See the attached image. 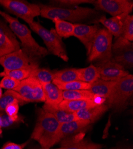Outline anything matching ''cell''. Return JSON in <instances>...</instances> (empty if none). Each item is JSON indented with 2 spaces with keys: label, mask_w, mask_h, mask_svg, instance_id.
Segmentation results:
<instances>
[{
  "label": "cell",
  "mask_w": 133,
  "mask_h": 149,
  "mask_svg": "<svg viewBox=\"0 0 133 149\" xmlns=\"http://www.w3.org/2000/svg\"><path fill=\"white\" fill-rule=\"evenodd\" d=\"M0 16L8 23L10 29L20 41L21 49L29 56L38 60L49 54L47 48L40 45L35 41L32 35L31 31L25 24L1 10Z\"/></svg>",
  "instance_id": "obj_1"
},
{
  "label": "cell",
  "mask_w": 133,
  "mask_h": 149,
  "mask_svg": "<svg viewBox=\"0 0 133 149\" xmlns=\"http://www.w3.org/2000/svg\"><path fill=\"white\" fill-rule=\"evenodd\" d=\"M40 16L50 20L59 19L70 23H81L95 20L97 22L102 16L95 8L77 7L74 8H63L38 4Z\"/></svg>",
  "instance_id": "obj_2"
},
{
  "label": "cell",
  "mask_w": 133,
  "mask_h": 149,
  "mask_svg": "<svg viewBox=\"0 0 133 149\" xmlns=\"http://www.w3.org/2000/svg\"><path fill=\"white\" fill-rule=\"evenodd\" d=\"M60 123L54 116L39 109L35 128L31 134V139L37 141L43 149H50L56 144V136Z\"/></svg>",
  "instance_id": "obj_3"
},
{
  "label": "cell",
  "mask_w": 133,
  "mask_h": 149,
  "mask_svg": "<svg viewBox=\"0 0 133 149\" xmlns=\"http://www.w3.org/2000/svg\"><path fill=\"white\" fill-rule=\"evenodd\" d=\"M29 25L31 30L38 34L43 40L48 53L57 56L65 61H69L64 43L55 29L48 30L38 22L34 21Z\"/></svg>",
  "instance_id": "obj_4"
},
{
  "label": "cell",
  "mask_w": 133,
  "mask_h": 149,
  "mask_svg": "<svg viewBox=\"0 0 133 149\" xmlns=\"http://www.w3.org/2000/svg\"><path fill=\"white\" fill-rule=\"evenodd\" d=\"M133 94V75L127 76L116 81L112 93L106 102V105L116 111L124 110Z\"/></svg>",
  "instance_id": "obj_5"
},
{
  "label": "cell",
  "mask_w": 133,
  "mask_h": 149,
  "mask_svg": "<svg viewBox=\"0 0 133 149\" xmlns=\"http://www.w3.org/2000/svg\"><path fill=\"white\" fill-rule=\"evenodd\" d=\"M113 35L106 28H100L96 34L90 53L88 62L95 63L111 60Z\"/></svg>",
  "instance_id": "obj_6"
},
{
  "label": "cell",
  "mask_w": 133,
  "mask_h": 149,
  "mask_svg": "<svg viewBox=\"0 0 133 149\" xmlns=\"http://www.w3.org/2000/svg\"><path fill=\"white\" fill-rule=\"evenodd\" d=\"M0 6L10 13L20 17L28 24L34 22V18L40 16L38 4L30 3L22 0H0Z\"/></svg>",
  "instance_id": "obj_7"
},
{
  "label": "cell",
  "mask_w": 133,
  "mask_h": 149,
  "mask_svg": "<svg viewBox=\"0 0 133 149\" xmlns=\"http://www.w3.org/2000/svg\"><path fill=\"white\" fill-rule=\"evenodd\" d=\"M0 65L4 68V70L34 69L39 67L38 60L29 56L21 48L0 57Z\"/></svg>",
  "instance_id": "obj_8"
},
{
  "label": "cell",
  "mask_w": 133,
  "mask_h": 149,
  "mask_svg": "<svg viewBox=\"0 0 133 149\" xmlns=\"http://www.w3.org/2000/svg\"><path fill=\"white\" fill-rule=\"evenodd\" d=\"M111 61L122 66L125 69L133 68V45L132 43L123 36L116 38L112 46Z\"/></svg>",
  "instance_id": "obj_9"
},
{
  "label": "cell",
  "mask_w": 133,
  "mask_h": 149,
  "mask_svg": "<svg viewBox=\"0 0 133 149\" xmlns=\"http://www.w3.org/2000/svg\"><path fill=\"white\" fill-rule=\"evenodd\" d=\"M14 91H16L28 102H45V99L42 84L32 78L20 82Z\"/></svg>",
  "instance_id": "obj_10"
},
{
  "label": "cell",
  "mask_w": 133,
  "mask_h": 149,
  "mask_svg": "<svg viewBox=\"0 0 133 149\" xmlns=\"http://www.w3.org/2000/svg\"><path fill=\"white\" fill-rule=\"evenodd\" d=\"M95 9L103 11L115 17L127 11H132V1L128 0H97L93 3Z\"/></svg>",
  "instance_id": "obj_11"
},
{
  "label": "cell",
  "mask_w": 133,
  "mask_h": 149,
  "mask_svg": "<svg viewBox=\"0 0 133 149\" xmlns=\"http://www.w3.org/2000/svg\"><path fill=\"white\" fill-rule=\"evenodd\" d=\"M20 48V42L9 26L5 22L0 21V57Z\"/></svg>",
  "instance_id": "obj_12"
},
{
  "label": "cell",
  "mask_w": 133,
  "mask_h": 149,
  "mask_svg": "<svg viewBox=\"0 0 133 149\" xmlns=\"http://www.w3.org/2000/svg\"><path fill=\"white\" fill-rule=\"evenodd\" d=\"M100 79L106 81H116L129 74V72L120 65L111 60L95 63Z\"/></svg>",
  "instance_id": "obj_13"
},
{
  "label": "cell",
  "mask_w": 133,
  "mask_h": 149,
  "mask_svg": "<svg viewBox=\"0 0 133 149\" xmlns=\"http://www.w3.org/2000/svg\"><path fill=\"white\" fill-rule=\"evenodd\" d=\"M100 29L97 24L88 25L82 23L75 24L73 36L77 38L85 46L87 56L89 55L97 33Z\"/></svg>",
  "instance_id": "obj_14"
},
{
  "label": "cell",
  "mask_w": 133,
  "mask_h": 149,
  "mask_svg": "<svg viewBox=\"0 0 133 149\" xmlns=\"http://www.w3.org/2000/svg\"><path fill=\"white\" fill-rule=\"evenodd\" d=\"M90 124L91 123L89 121L82 120H76L61 123L56 136V144L67 137L82 133L87 130Z\"/></svg>",
  "instance_id": "obj_15"
},
{
  "label": "cell",
  "mask_w": 133,
  "mask_h": 149,
  "mask_svg": "<svg viewBox=\"0 0 133 149\" xmlns=\"http://www.w3.org/2000/svg\"><path fill=\"white\" fill-rule=\"evenodd\" d=\"M131 11H127L125 13L111 18H106L104 16H102L97 22H100L115 38L121 36L124 21L125 17L130 15Z\"/></svg>",
  "instance_id": "obj_16"
},
{
  "label": "cell",
  "mask_w": 133,
  "mask_h": 149,
  "mask_svg": "<svg viewBox=\"0 0 133 149\" xmlns=\"http://www.w3.org/2000/svg\"><path fill=\"white\" fill-rule=\"evenodd\" d=\"M79 134L77 136H71L63 139L61 147L54 149H102V144L79 138Z\"/></svg>",
  "instance_id": "obj_17"
},
{
  "label": "cell",
  "mask_w": 133,
  "mask_h": 149,
  "mask_svg": "<svg viewBox=\"0 0 133 149\" xmlns=\"http://www.w3.org/2000/svg\"><path fill=\"white\" fill-rule=\"evenodd\" d=\"M108 109L109 107L104 104L84 108L75 113L76 120H87L91 123L100 118Z\"/></svg>",
  "instance_id": "obj_18"
},
{
  "label": "cell",
  "mask_w": 133,
  "mask_h": 149,
  "mask_svg": "<svg viewBox=\"0 0 133 149\" xmlns=\"http://www.w3.org/2000/svg\"><path fill=\"white\" fill-rule=\"evenodd\" d=\"M42 89L45 96L44 103L53 106H58L63 100V91L59 89L53 82L42 84Z\"/></svg>",
  "instance_id": "obj_19"
},
{
  "label": "cell",
  "mask_w": 133,
  "mask_h": 149,
  "mask_svg": "<svg viewBox=\"0 0 133 149\" xmlns=\"http://www.w3.org/2000/svg\"><path fill=\"white\" fill-rule=\"evenodd\" d=\"M115 84L116 81H106L99 79L91 84L88 90L94 95L106 100L111 95Z\"/></svg>",
  "instance_id": "obj_20"
},
{
  "label": "cell",
  "mask_w": 133,
  "mask_h": 149,
  "mask_svg": "<svg viewBox=\"0 0 133 149\" xmlns=\"http://www.w3.org/2000/svg\"><path fill=\"white\" fill-rule=\"evenodd\" d=\"M96 98L94 100H63L59 104L58 107L60 109L68 111V112L75 113L84 108L99 105L96 102Z\"/></svg>",
  "instance_id": "obj_21"
},
{
  "label": "cell",
  "mask_w": 133,
  "mask_h": 149,
  "mask_svg": "<svg viewBox=\"0 0 133 149\" xmlns=\"http://www.w3.org/2000/svg\"><path fill=\"white\" fill-rule=\"evenodd\" d=\"M42 109L47 112L52 114L60 124L76 120L75 113L68 112V111L60 109L58 106H53L44 103Z\"/></svg>",
  "instance_id": "obj_22"
},
{
  "label": "cell",
  "mask_w": 133,
  "mask_h": 149,
  "mask_svg": "<svg viewBox=\"0 0 133 149\" xmlns=\"http://www.w3.org/2000/svg\"><path fill=\"white\" fill-rule=\"evenodd\" d=\"M18 102L20 105H23L28 102L14 90H7L0 98V115L5 113V109L8 105L13 102Z\"/></svg>",
  "instance_id": "obj_23"
},
{
  "label": "cell",
  "mask_w": 133,
  "mask_h": 149,
  "mask_svg": "<svg viewBox=\"0 0 133 149\" xmlns=\"http://www.w3.org/2000/svg\"><path fill=\"white\" fill-rule=\"evenodd\" d=\"M78 80V69L71 68L54 72L52 82L53 84H65Z\"/></svg>",
  "instance_id": "obj_24"
},
{
  "label": "cell",
  "mask_w": 133,
  "mask_h": 149,
  "mask_svg": "<svg viewBox=\"0 0 133 149\" xmlns=\"http://www.w3.org/2000/svg\"><path fill=\"white\" fill-rule=\"evenodd\" d=\"M78 73L79 81L90 84L100 79L99 71L94 65L86 68L78 69Z\"/></svg>",
  "instance_id": "obj_25"
},
{
  "label": "cell",
  "mask_w": 133,
  "mask_h": 149,
  "mask_svg": "<svg viewBox=\"0 0 133 149\" xmlns=\"http://www.w3.org/2000/svg\"><path fill=\"white\" fill-rule=\"evenodd\" d=\"M53 22L55 24L56 32L61 38H69L73 36L75 24L57 18L54 19Z\"/></svg>",
  "instance_id": "obj_26"
},
{
  "label": "cell",
  "mask_w": 133,
  "mask_h": 149,
  "mask_svg": "<svg viewBox=\"0 0 133 149\" xmlns=\"http://www.w3.org/2000/svg\"><path fill=\"white\" fill-rule=\"evenodd\" d=\"M97 97L88 90L63 91V98L65 100H94Z\"/></svg>",
  "instance_id": "obj_27"
},
{
  "label": "cell",
  "mask_w": 133,
  "mask_h": 149,
  "mask_svg": "<svg viewBox=\"0 0 133 149\" xmlns=\"http://www.w3.org/2000/svg\"><path fill=\"white\" fill-rule=\"evenodd\" d=\"M54 73V72H53L49 69L40 68L38 67L31 71L29 78L37 79L42 84L50 83L52 82L53 81Z\"/></svg>",
  "instance_id": "obj_28"
},
{
  "label": "cell",
  "mask_w": 133,
  "mask_h": 149,
  "mask_svg": "<svg viewBox=\"0 0 133 149\" xmlns=\"http://www.w3.org/2000/svg\"><path fill=\"white\" fill-rule=\"evenodd\" d=\"M94 1L90 0H57V1H50L51 6L63 8H74L79 7L80 4L84 3H93Z\"/></svg>",
  "instance_id": "obj_29"
},
{
  "label": "cell",
  "mask_w": 133,
  "mask_h": 149,
  "mask_svg": "<svg viewBox=\"0 0 133 149\" xmlns=\"http://www.w3.org/2000/svg\"><path fill=\"white\" fill-rule=\"evenodd\" d=\"M62 91H75V90H88L90 84L81 81H75L65 84H54Z\"/></svg>",
  "instance_id": "obj_30"
},
{
  "label": "cell",
  "mask_w": 133,
  "mask_h": 149,
  "mask_svg": "<svg viewBox=\"0 0 133 149\" xmlns=\"http://www.w3.org/2000/svg\"><path fill=\"white\" fill-rule=\"evenodd\" d=\"M33 69H23L13 70H4L0 73V77H8L19 81H22L29 77L31 71Z\"/></svg>",
  "instance_id": "obj_31"
},
{
  "label": "cell",
  "mask_w": 133,
  "mask_h": 149,
  "mask_svg": "<svg viewBox=\"0 0 133 149\" xmlns=\"http://www.w3.org/2000/svg\"><path fill=\"white\" fill-rule=\"evenodd\" d=\"M121 36L129 41H133V16L132 15H128L123 24V32Z\"/></svg>",
  "instance_id": "obj_32"
},
{
  "label": "cell",
  "mask_w": 133,
  "mask_h": 149,
  "mask_svg": "<svg viewBox=\"0 0 133 149\" xmlns=\"http://www.w3.org/2000/svg\"><path fill=\"white\" fill-rule=\"evenodd\" d=\"M20 104L16 102L7 106L5 109V113L11 119L15 122L20 121V118L18 115Z\"/></svg>",
  "instance_id": "obj_33"
},
{
  "label": "cell",
  "mask_w": 133,
  "mask_h": 149,
  "mask_svg": "<svg viewBox=\"0 0 133 149\" xmlns=\"http://www.w3.org/2000/svg\"><path fill=\"white\" fill-rule=\"evenodd\" d=\"M20 81L8 77H4L0 81V88L7 90H13L16 88Z\"/></svg>",
  "instance_id": "obj_34"
},
{
  "label": "cell",
  "mask_w": 133,
  "mask_h": 149,
  "mask_svg": "<svg viewBox=\"0 0 133 149\" xmlns=\"http://www.w3.org/2000/svg\"><path fill=\"white\" fill-rule=\"evenodd\" d=\"M16 122L11 120L6 113L0 115V135L2 134L3 128L13 125Z\"/></svg>",
  "instance_id": "obj_35"
},
{
  "label": "cell",
  "mask_w": 133,
  "mask_h": 149,
  "mask_svg": "<svg viewBox=\"0 0 133 149\" xmlns=\"http://www.w3.org/2000/svg\"><path fill=\"white\" fill-rule=\"evenodd\" d=\"M25 144H18L14 143H7L1 149H23Z\"/></svg>",
  "instance_id": "obj_36"
},
{
  "label": "cell",
  "mask_w": 133,
  "mask_h": 149,
  "mask_svg": "<svg viewBox=\"0 0 133 149\" xmlns=\"http://www.w3.org/2000/svg\"><path fill=\"white\" fill-rule=\"evenodd\" d=\"M111 149H131L129 148H121V147H115V148H112Z\"/></svg>",
  "instance_id": "obj_37"
},
{
  "label": "cell",
  "mask_w": 133,
  "mask_h": 149,
  "mask_svg": "<svg viewBox=\"0 0 133 149\" xmlns=\"http://www.w3.org/2000/svg\"><path fill=\"white\" fill-rule=\"evenodd\" d=\"M3 95V91H2V88H0V98L1 97V96Z\"/></svg>",
  "instance_id": "obj_38"
},
{
  "label": "cell",
  "mask_w": 133,
  "mask_h": 149,
  "mask_svg": "<svg viewBox=\"0 0 133 149\" xmlns=\"http://www.w3.org/2000/svg\"><path fill=\"white\" fill-rule=\"evenodd\" d=\"M38 149H43V148H41H41H38Z\"/></svg>",
  "instance_id": "obj_39"
}]
</instances>
